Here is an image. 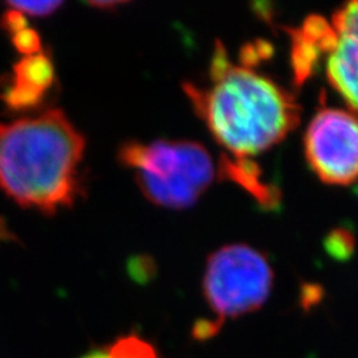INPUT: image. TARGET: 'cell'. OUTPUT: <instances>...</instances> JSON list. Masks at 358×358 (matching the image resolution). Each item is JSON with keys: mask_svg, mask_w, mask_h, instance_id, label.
I'll return each instance as SVG.
<instances>
[{"mask_svg": "<svg viewBox=\"0 0 358 358\" xmlns=\"http://www.w3.org/2000/svg\"><path fill=\"white\" fill-rule=\"evenodd\" d=\"M184 92L212 138L234 160H251L271 150L300 121L296 97L251 63H234L220 41L208 83H185Z\"/></svg>", "mask_w": 358, "mask_h": 358, "instance_id": "cell-1", "label": "cell"}, {"mask_svg": "<svg viewBox=\"0 0 358 358\" xmlns=\"http://www.w3.org/2000/svg\"><path fill=\"white\" fill-rule=\"evenodd\" d=\"M85 139L62 109L0 122V188L22 208L55 214L81 193Z\"/></svg>", "mask_w": 358, "mask_h": 358, "instance_id": "cell-2", "label": "cell"}, {"mask_svg": "<svg viewBox=\"0 0 358 358\" xmlns=\"http://www.w3.org/2000/svg\"><path fill=\"white\" fill-rule=\"evenodd\" d=\"M118 159L143 196L167 209L192 208L217 176L210 152L192 141H130L120 147Z\"/></svg>", "mask_w": 358, "mask_h": 358, "instance_id": "cell-3", "label": "cell"}, {"mask_svg": "<svg viewBox=\"0 0 358 358\" xmlns=\"http://www.w3.org/2000/svg\"><path fill=\"white\" fill-rule=\"evenodd\" d=\"M275 273L264 252L245 243L217 250L203 275V296L214 317L197 322L194 338L206 341L217 334L224 321L260 309L271 296Z\"/></svg>", "mask_w": 358, "mask_h": 358, "instance_id": "cell-4", "label": "cell"}, {"mask_svg": "<svg viewBox=\"0 0 358 358\" xmlns=\"http://www.w3.org/2000/svg\"><path fill=\"white\" fill-rule=\"evenodd\" d=\"M305 157L324 184L351 185L358 181V114L322 106L305 131Z\"/></svg>", "mask_w": 358, "mask_h": 358, "instance_id": "cell-5", "label": "cell"}, {"mask_svg": "<svg viewBox=\"0 0 358 358\" xmlns=\"http://www.w3.org/2000/svg\"><path fill=\"white\" fill-rule=\"evenodd\" d=\"M331 42L324 71L333 90L358 112V2L342 5L331 14Z\"/></svg>", "mask_w": 358, "mask_h": 358, "instance_id": "cell-6", "label": "cell"}, {"mask_svg": "<svg viewBox=\"0 0 358 358\" xmlns=\"http://www.w3.org/2000/svg\"><path fill=\"white\" fill-rule=\"evenodd\" d=\"M54 66L42 52L24 55L15 66L9 85L2 96L3 102L14 110L36 108L54 83Z\"/></svg>", "mask_w": 358, "mask_h": 358, "instance_id": "cell-7", "label": "cell"}, {"mask_svg": "<svg viewBox=\"0 0 358 358\" xmlns=\"http://www.w3.org/2000/svg\"><path fill=\"white\" fill-rule=\"evenodd\" d=\"M291 31V64L297 84H303L317 72L331 42V26L321 15L308 17Z\"/></svg>", "mask_w": 358, "mask_h": 358, "instance_id": "cell-8", "label": "cell"}, {"mask_svg": "<svg viewBox=\"0 0 358 358\" xmlns=\"http://www.w3.org/2000/svg\"><path fill=\"white\" fill-rule=\"evenodd\" d=\"M2 27L13 38V43L20 52L24 55L42 52L38 33L29 27L26 17L22 14L17 13L14 9H8L2 17Z\"/></svg>", "mask_w": 358, "mask_h": 358, "instance_id": "cell-9", "label": "cell"}, {"mask_svg": "<svg viewBox=\"0 0 358 358\" xmlns=\"http://www.w3.org/2000/svg\"><path fill=\"white\" fill-rule=\"evenodd\" d=\"M108 350L112 358H155V352L151 346L134 336L118 341L110 345Z\"/></svg>", "mask_w": 358, "mask_h": 358, "instance_id": "cell-10", "label": "cell"}, {"mask_svg": "<svg viewBox=\"0 0 358 358\" xmlns=\"http://www.w3.org/2000/svg\"><path fill=\"white\" fill-rule=\"evenodd\" d=\"M9 9H14L22 15L30 17H48L62 8V2H8Z\"/></svg>", "mask_w": 358, "mask_h": 358, "instance_id": "cell-11", "label": "cell"}, {"mask_svg": "<svg viewBox=\"0 0 358 358\" xmlns=\"http://www.w3.org/2000/svg\"><path fill=\"white\" fill-rule=\"evenodd\" d=\"M330 242L333 245L329 246V251H331L334 257H346V252L352 250V238L348 231H333Z\"/></svg>", "mask_w": 358, "mask_h": 358, "instance_id": "cell-12", "label": "cell"}, {"mask_svg": "<svg viewBox=\"0 0 358 358\" xmlns=\"http://www.w3.org/2000/svg\"><path fill=\"white\" fill-rule=\"evenodd\" d=\"M83 358H112V355L109 354V350H103V351H93Z\"/></svg>", "mask_w": 358, "mask_h": 358, "instance_id": "cell-13", "label": "cell"}, {"mask_svg": "<svg viewBox=\"0 0 358 358\" xmlns=\"http://www.w3.org/2000/svg\"><path fill=\"white\" fill-rule=\"evenodd\" d=\"M90 5L94 6V8H100V9H109V8H117L122 3L121 2L120 3L118 2H92Z\"/></svg>", "mask_w": 358, "mask_h": 358, "instance_id": "cell-14", "label": "cell"}]
</instances>
